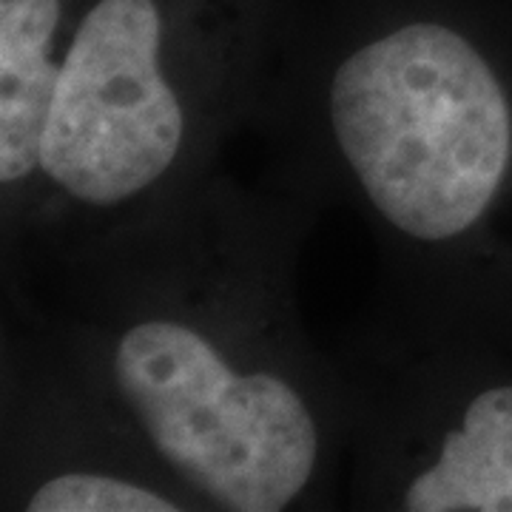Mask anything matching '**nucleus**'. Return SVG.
I'll use <instances>...</instances> for the list:
<instances>
[{"mask_svg":"<svg viewBox=\"0 0 512 512\" xmlns=\"http://www.w3.org/2000/svg\"><path fill=\"white\" fill-rule=\"evenodd\" d=\"M316 202L214 168L180 197L3 271L202 512L325 510L350 402L316 348L296 262Z\"/></svg>","mask_w":512,"mask_h":512,"instance_id":"obj_1","label":"nucleus"},{"mask_svg":"<svg viewBox=\"0 0 512 512\" xmlns=\"http://www.w3.org/2000/svg\"><path fill=\"white\" fill-rule=\"evenodd\" d=\"M254 123L276 177L345 202L399 302L512 322V35L444 6L282 40Z\"/></svg>","mask_w":512,"mask_h":512,"instance_id":"obj_2","label":"nucleus"},{"mask_svg":"<svg viewBox=\"0 0 512 512\" xmlns=\"http://www.w3.org/2000/svg\"><path fill=\"white\" fill-rule=\"evenodd\" d=\"M0 510L202 512L109 396L3 299Z\"/></svg>","mask_w":512,"mask_h":512,"instance_id":"obj_5","label":"nucleus"},{"mask_svg":"<svg viewBox=\"0 0 512 512\" xmlns=\"http://www.w3.org/2000/svg\"><path fill=\"white\" fill-rule=\"evenodd\" d=\"M285 32L254 0H83L55 63L18 271L208 177L254 123Z\"/></svg>","mask_w":512,"mask_h":512,"instance_id":"obj_3","label":"nucleus"},{"mask_svg":"<svg viewBox=\"0 0 512 512\" xmlns=\"http://www.w3.org/2000/svg\"><path fill=\"white\" fill-rule=\"evenodd\" d=\"M504 330L399 302L336 356L350 402V507L512 512Z\"/></svg>","mask_w":512,"mask_h":512,"instance_id":"obj_4","label":"nucleus"}]
</instances>
